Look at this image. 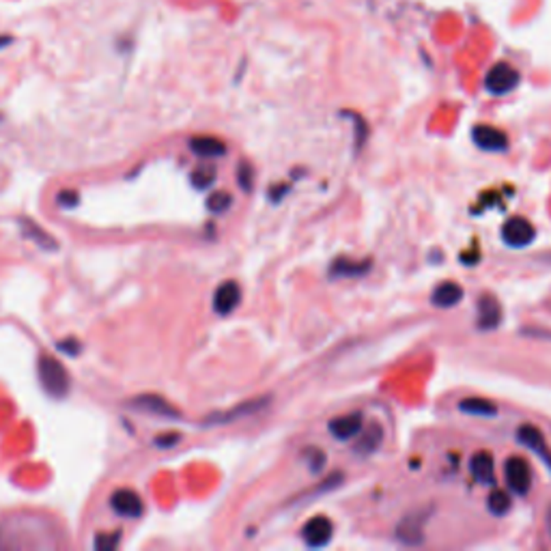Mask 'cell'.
Returning <instances> with one entry per match:
<instances>
[{"label": "cell", "mask_w": 551, "mask_h": 551, "mask_svg": "<svg viewBox=\"0 0 551 551\" xmlns=\"http://www.w3.org/2000/svg\"><path fill=\"white\" fill-rule=\"evenodd\" d=\"M39 381L44 386V390L55 399H63L67 396L69 392V375L65 367L61 362L50 356H41L39 358Z\"/></svg>", "instance_id": "6da1fadb"}, {"label": "cell", "mask_w": 551, "mask_h": 551, "mask_svg": "<svg viewBox=\"0 0 551 551\" xmlns=\"http://www.w3.org/2000/svg\"><path fill=\"white\" fill-rule=\"evenodd\" d=\"M508 489L515 496H528L532 489V470L523 457H508L504 463Z\"/></svg>", "instance_id": "7a4b0ae2"}, {"label": "cell", "mask_w": 551, "mask_h": 551, "mask_svg": "<svg viewBox=\"0 0 551 551\" xmlns=\"http://www.w3.org/2000/svg\"><path fill=\"white\" fill-rule=\"evenodd\" d=\"M519 81H521V76H519L515 67L508 65V63H497V65L491 67L489 73H487L485 87L491 95H506L511 93L513 89H517Z\"/></svg>", "instance_id": "3957f363"}, {"label": "cell", "mask_w": 551, "mask_h": 551, "mask_svg": "<svg viewBox=\"0 0 551 551\" xmlns=\"http://www.w3.org/2000/svg\"><path fill=\"white\" fill-rule=\"evenodd\" d=\"M537 237V229L532 226V222L526 218H508L502 226V242L511 248H526L534 242Z\"/></svg>", "instance_id": "277c9868"}, {"label": "cell", "mask_w": 551, "mask_h": 551, "mask_svg": "<svg viewBox=\"0 0 551 551\" xmlns=\"http://www.w3.org/2000/svg\"><path fill=\"white\" fill-rule=\"evenodd\" d=\"M127 405L134 407V410L151 413V416L166 418V420H179V418H182V413H179L177 407H173L171 403L157 394H140V396H136V399H131Z\"/></svg>", "instance_id": "5b68a950"}, {"label": "cell", "mask_w": 551, "mask_h": 551, "mask_svg": "<svg viewBox=\"0 0 551 551\" xmlns=\"http://www.w3.org/2000/svg\"><path fill=\"white\" fill-rule=\"evenodd\" d=\"M110 508H113L116 515L125 519H138L145 513L142 497L134 489H116L110 496Z\"/></svg>", "instance_id": "8992f818"}, {"label": "cell", "mask_w": 551, "mask_h": 551, "mask_svg": "<svg viewBox=\"0 0 551 551\" xmlns=\"http://www.w3.org/2000/svg\"><path fill=\"white\" fill-rule=\"evenodd\" d=\"M334 523L326 515H317L306 521L304 530H301V538L306 540L309 547H326L332 540Z\"/></svg>", "instance_id": "52a82bcc"}, {"label": "cell", "mask_w": 551, "mask_h": 551, "mask_svg": "<svg viewBox=\"0 0 551 551\" xmlns=\"http://www.w3.org/2000/svg\"><path fill=\"white\" fill-rule=\"evenodd\" d=\"M242 301V289L240 284L233 283V280H226V283H222L218 289H216L214 293V310L218 312V315L226 317L231 315L233 310L240 306Z\"/></svg>", "instance_id": "ba28073f"}, {"label": "cell", "mask_w": 551, "mask_h": 551, "mask_svg": "<svg viewBox=\"0 0 551 551\" xmlns=\"http://www.w3.org/2000/svg\"><path fill=\"white\" fill-rule=\"evenodd\" d=\"M471 140L485 151H504L508 147V138L504 131L491 125H476L471 130Z\"/></svg>", "instance_id": "9c48e42d"}, {"label": "cell", "mask_w": 551, "mask_h": 551, "mask_svg": "<svg viewBox=\"0 0 551 551\" xmlns=\"http://www.w3.org/2000/svg\"><path fill=\"white\" fill-rule=\"evenodd\" d=\"M362 413L360 411H352V413H344L341 418H334L330 422V433L336 439H343V442H347V439L356 437L360 431H362Z\"/></svg>", "instance_id": "30bf717a"}, {"label": "cell", "mask_w": 551, "mask_h": 551, "mask_svg": "<svg viewBox=\"0 0 551 551\" xmlns=\"http://www.w3.org/2000/svg\"><path fill=\"white\" fill-rule=\"evenodd\" d=\"M427 517L422 513H413V515H407L396 528V537L403 543L407 545H420L425 540V534H422V526H425Z\"/></svg>", "instance_id": "8fae6325"}, {"label": "cell", "mask_w": 551, "mask_h": 551, "mask_svg": "<svg viewBox=\"0 0 551 551\" xmlns=\"http://www.w3.org/2000/svg\"><path fill=\"white\" fill-rule=\"evenodd\" d=\"M502 321V306L494 295H482L479 300V330H496Z\"/></svg>", "instance_id": "7c38bea8"}, {"label": "cell", "mask_w": 551, "mask_h": 551, "mask_svg": "<svg viewBox=\"0 0 551 551\" xmlns=\"http://www.w3.org/2000/svg\"><path fill=\"white\" fill-rule=\"evenodd\" d=\"M517 437H519V442L523 444V446L534 450V453H537L540 459H545V463H547L551 468V453L547 450V444H545V439H543V436H540V431L537 427H532V425L519 427Z\"/></svg>", "instance_id": "4fadbf2b"}, {"label": "cell", "mask_w": 551, "mask_h": 551, "mask_svg": "<svg viewBox=\"0 0 551 551\" xmlns=\"http://www.w3.org/2000/svg\"><path fill=\"white\" fill-rule=\"evenodd\" d=\"M461 300H463V289H461L457 283H450V280L448 283L437 284L431 295L433 306H437V309H453Z\"/></svg>", "instance_id": "5bb4252c"}, {"label": "cell", "mask_w": 551, "mask_h": 551, "mask_svg": "<svg viewBox=\"0 0 551 551\" xmlns=\"http://www.w3.org/2000/svg\"><path fill=\"white\" fill-rule=\"evenodd\" d=\"M190 149L199 157H222L226 156V145L214 136H194L190 140Z\"/></svg>", "instance_id": "9a60e30c"}, {"label": "cell", "mask_w": 551, "mask_h": 551, "mask_svg": "<svg viewBox=\"0 0 551 551\" xmlns=\"http://www.w3.org/2000/svg\"><path fill=\"white\" fill-rule=\"evenodd\" d=\"M470 470L480 485H494V457L489 453H476L470 459Z\"/></svg>", "instance_id": "2e32d148"}, {"label": "cell", "mask_w": 551, "mask_h": 551, "mask_svg": "<svg viewBox=\"0 0 551 551\" xmlns=\"http://www.w3.org/2000/svg\"><path fill=\"white\" fill-rule=\"evenodd\" d=\"M267 405V399H259V401H250L246 403V405H240L237 410H231L226 413H218V416H211L209 420H205V425H225V422H231V420H237V418L242 416H250V413L263 410V407Z\"/></svg>", "instance_id": "e0dca14e"}, {"label": "cell", "mask_w": 551, "mask_h": 551, "mask_svg": "<svg viewBox=\"0 0 551 551\" xmlns=\"http://www.w3.org/2000/svg\"><path fill=\"white\" fill-rule=\"evenodd\" d=\"M20 226H22V233H24L26 240L35 242L37 246H41V248H44V250H56V240H55V237L47 235V233L41 229V226L37 225V222L24 218V220H20Z\"/></svg>", "instance_id": "ac0fdd59"}, {"label": "cell", "mask_w": 551, "mask_h": 551, "mask_svg": "<svg viewBox=\"0 0 551 551\" xmlns=\"http://www.w3.org/2000/svg\"><path fill=\"white\" fill-rule=\"evenodd\" d=\"M459 410L463 413H470V416H496L497 413L496 403L479 399V396H470V399L461 401Z\"/></svg>", "instance_id": "d6986e66"}, {"label": "cell", "mask_w": 551, "mask_h": 551, "mask_svg": "<svg viewBox=\"0 0 551 551\" xmlns=\"http://www.w3.org/2000/svg\"><path fill=\"white\" fill-rule=\"evenodd\" d=\"M370 269V261H347V259H338L332 265L330 274L334 278H349V276H364Z\"/></svg>", "instance_id": "ffe728a7"}, {"label": "cell", "mask_w": 551, "mask_h": 551, "mask_svg": "<svg viewBox=\"0 0 551 551\" xmlns=\"http://www.w3.org/2000/svg\"><path fill=\"white\" fill-rule=\"evenodd\" d=\"M381 442H384V431H381L379 425H375L373 428H369V431L362 433V437H360V442L356 444V453L373 454L375 450L381 446Z\"/></svg>", "instance_id": "44dd1931"}, {"label": "cell", "mask_w": 551, "mask_h": 551, "mask_svg": "<svg viewBox=\"0 0 551 551\" xmlns=\"http://www.w3.org/2000/svg\"><path fill=\"white\" fill-rule=\"evenodd\" d=\"M487 506H489V511L494 513L496 517H502L511 511V497H508V494H504L502 489H496L491 491L489 497H487Z\"/></svg>", "instance_id": "7402d4cb"}, {"label": "cell", "mask_w": 551, "mask_h": 551, "mask_svg": "<svg viewBox=\"0 0 551 551\" xmlns=\"http://www.w3.org/2000/svg\"><path fill=\"white\" fill-rule=\"evenodd\" d=\"M216 183V168L200 166L192 173V185L199 190H207Z\"/></svg>", "instance_id": "603a6c76"}, {"label": "cell", "mask_w": 551, "mask_h": 551, "mask_svg": "<svg viewBox=\"0 0 551 551\" xmlns=\"http://www.w3.org/2000/svg\"><path fill=\"white\" fill-rule=\"evenodd\" d=\"M231 205H233V199H231V194H226V192H214L209 199H207V209L214 211V214H225Z\"/></svg>", "instance_id": "cb8c5ba5"}, {"label": "cell", "mask_w": 551, "mask_h": 551, "mask_svg": "<svg viewBox=\"0 0 551 551\" xmlns=\"http://www.w3.org/2000/svg\"><path fill=\"white\" fill-rule=\"evenodd\" d=\"M56 203L61 209H76L78 203H81V194H78L76 190H63V192L56 196Z\"/></svg>", "instance_id": "d4e9b609"}, {"label": "cell", "mask_w": 551, "mask_h": 551, "mask_svg": "<svg viewBox=\"0 0 551 551\" xmlns=\"http://www.w3.org/2000/svg\"><path fill=\"white\" fill-rule=\"evenodd\" d=\"M121 540V532H110V534H97L95 537V547L97 549H114Z\"/></svg>", "instance_id": "484cf974"}, {"label": "cell", "mask_w": 551, "mask_h": 551, "mask_svg": "<svg viewBox=\"0 0 551 551\" xmlns=\"http://www.w3.org/2000/svg\"><path fill=\"white\" fill-rule=\"evenodd\" d=\"M56 347L61 349V352L69 353V356H78V353L82 352V344L78 343L76 338H65V341H58Z\"/></svg>", "instance_id": "4316f807"}, {"label": "cell", "mask_w": 551, "mask_h": 551, "mask_svg": "<svg viewBox=\"0 0 551 551\" xmlns=\"http://www.w3.org/2000/svg\"><path fill=\"white\" fill-rule=\"evenodd\" d=\"M240 185L243 192H250L252 190V168L248 164H240Z\"/></svg>", "instance_id": "83f0119b"}, {"label": "cell", "mask_w": 551, "mask_h": 551, "mask_svg": "<svg viewBox=\"0 0 551 551\" xmlns=\"http://www.w3.org/2000/svg\"><path fill=\"white\" fill-rule=\"evenodd\" d=\"M179 436H164V437H157L156 439V446L157 448H171V446H174V444L179 442Z\"/></svg>", "instance_id": "f1b7e54d"}, {"label": "cell", "mask_w": 551, "mask_h": 551, "mask_svg": "<svg viewBox=\"0 0 551 551\" xmlns=\"http://www.w3.org/2000/svg\"><path fill=\"white\" fill-rule=\"evenodd\" d=\"M12 44V37H0V47Z\"/></svg>", "instance_id": "f546056e"}, {"label": "cell", "mask_w": 551, "mask_h": 551, "mask_svg": "<svg viewBox=\"0 0 551 551\" xmlns=\"http://www.w3.org/2000/svg\"><path fill=\"white\" fill-rule=\"evenodd\" d=\"M547 534H549V538H551V506H549V511H547Z\"/></svg>", "instance_id": "4dcf8cb0"}]
</instances>
